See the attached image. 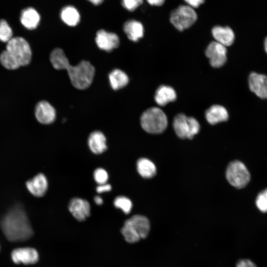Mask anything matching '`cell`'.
<instances>
[{"instance_id":"8992f818","label":"cell","mask_w":267,"mask_h":267,"mask_svg":"<svg viewBox=\"0 0 267 267\" xmlns=\"http://www.w3.org/2000/svg\"><path fill=\"white\" fill-rule=\"evenodd\" d=\"M173 127L176 134L182 139H192L200 130V124L196 119L179 114L174 118Z\"/></svg>"},{"instance_id":"1f68e13d","label":"cell","mask_w":267,"mask_h":267,"mask_svg":"<svg viewBox=\"0 0 267 267\" xmlns=\"http://www.w3.org/2000/svg\"><path fill=\"white\" fill-rule=\"evenodd\" d=\"M183 1L186 4L194 9L200 7L205 2V0H183Z\"/></svg>"},{"instance_id":"8fae6325","label":"cell","mask_w":267,"mask_h":267,"mask_svg":"<svg viewBox=\"0 0 267 267\" xmlns=\"http://www.w3.org/2000/svg\"><path fill=\"white\" fill-rule=\"evenodd\" d=\"M95 42L100 49L110 51L119 46L120 41L116 34L100 30L96 33Z\"/></svg>"},{"instance_id":"e0dca14e","label":"cell","mask_w":267,"mask_h":267,"mask_svg":"<svg viewBox=\"0 0 267 267\" xmlns=\"http://www.w3.org/2000/svg\"><path fill=\"white\" fill-rule=\"evenodd\" d=\"M20 21L25 28L34 30L37 28L40 22L41 15L36 9L28 7L21 11Z\"/></svg>"},{"instance_id":"5bb4252c","label":"cell","mask_w":267,"mask_h":267,"mask_svg":"<svg viewBox=\"0 0 267 267\" xmlns=\"http://www.w3.org/2000/svg\"><path fill=\"white\" fill-rule=\"evenodd\" d=\"M27 189L33 196L41 197L44 195L48 188V181L46 177L40 173L26 183Z\"/></svg>"},{"instance_id":"d590c367","label":"cell","mask_w":267,"mask_h":267,"mask_svg":"<svg viewBox=\"0 0 267 267\" xmlns=\"http://www.w3.org/2000/svg\"><path fill=\"white\" fill-rule=\"evenodd\" d=\"M88 0L94 5H99L101 4L104 0Z\"/></svg>"},{"instance_id":"d6986e66","label":"cell","mask_w":267,"mask_h":267,"mask_svg":"<svg viewBox=\"0 0 267 267\" xmlns=\"http://www.w3.org/2000/svg\"><path fill=\"white\" fill-rule=\"evenodd\" d=\"M88 142L91 151L96 154L104 152L107 148L106 137L100 131L92 132L89 135Z\"/></svg>"},{"instance_id":"4fadbf2b","label":"cell","mask_w":267,"mask_h":267,"mask_svg":"<svg viewBox=\"0 0 267 267\" xmlns=\"http://www.w3.org/2000/svg\"><path fill=\"white\" fill-rule=\"evenodd\" d=\"M248 83L250 89L257 96L266 99L267 97V80L266 76L251 73L248 78Z\"/></svg>"},{"instance_id":"6da1fadb","label":"cell","mask_w":267,"mask_h":267,"mask_svg":"<svg viewBox=\"0 0 267 267\" xmlns=\"http://www.w3.org/2000/svg\"><path fill=\"white\" fill-rule=\"evenodd\" d=\"M50 62L57 70H67L72 85L76 89H84L91 84L95 73L94 67L88 61L83 60L76 66H72L60 48L54 49L50 54Z\"/></svg>"},{"instance_id":"d4e9b609","label":"cell","mask_w":267,"mask_h":267,"mask_svg":"<svg viewBox=\"0 0 267 267\" xmlns=\"http://www.w3.org/2000/svg\"><path fill=\"white\" fill-rule=\"evenodd\" d=\"M0 62L4 68L9 70H15L20 66L17 59L7 50L1 53Z\"/></svg>"},{"instance_id":"277c9868","label":"cell","mask_w":267,"mask_h":267,"mask_svg":"<svg viewBox=\"0 0 267 267\" xmlns=\"http://www.w3.org/2000/svg\"><path fill=\"white\" fill-rule=\"evenodd\" d=\"M142 129L150 134H160L167 127L168 119L165 113L158 107H152L143 113L140 118Z\"/></svg>"},{"instance_id":"cb8c5ba5","label":"cell","mask_w":267,"mask_h":267,"mask_svg":"<svg viewBox=\"0 0 267 267\" xmlns=\"http://www.w3.org/2000/svg\"><path fill=\"white\" fill-rule=\"evenodd\" d=\"M109 79L112 88L115 90L125 87L129 83L128 76L120 69L112 71L109 75Z\"/></svg>"},{"instance_id":"83f0119b","label":"cell","mask_w":267,"mask_h":267,"mask_svg":"<svg viewBox=\"0 0 267 267\" xmlns=\"http://www.w3.org/2000/svg\"><path fill=\"white\" fill-rule=\"evenodd\" d=\"M256 204L259 210L262 212L265 213L267 209V191L265 189L258 195Z\"/></svg>"},{"instance_id":"ba28073f","label":"cell","mask_w":267,"mask_h":267,"mask_svg":"<svg viewBox=\"0 0 267 267\" xmlns=\"http://www.w3.org/2000/svg\"><path fill=\"white\" fill-rule=\"evenodd\" d=\"M226 178L231 185L237 188H241L249 182L250 174L243 163L234 161L228 165L226 171Z\"/></svg>"},{"instance_id":"7c38bea8","label":"cell","mask_w":267,"mask_h":267,"mask_svg":"<svg viewBox=\"0 0 267 267\" xmlns=\"http://www.w3.org/2000/svg\"><path fill=\"white\" fill-rule=\"evenodd\" d=\"M35 116L37 121L44 125L50 124L56 118L54 108L47 101H40L35 108Z\"/></svg>"},{"instance_id":"ac0fdd59","label":"cell","mask_w":267,"mask_h":267,"mask_svg":"<svg viewBox=\"0 0 267 267\" xmlns=\"http://www.w3.org/2000/svg\"><path fill=\"white\" fill-rule=\"evenodd\" d=\"M205 118L210 124L215 125L220 122L226 121L228 119V114L223 106L214 105L206 110Z\"/></svg>"},{"instance_id":"d6a6232c","label":"cell","mask_w":267,"mask_h":267,"mask_svg":"<svg viewBox=\"0 0 267 267\" xmlns=\"http://www.w3.org/2000/svg\"><path fill=\"white\" fill-rule=\"evenodd\" d=\"M111 186L110 184L105 183L99 184L96 188V191L98 193L108 192L111 190Z\"/></svg>"},{"instance_id":"836d02e7","label":"cell","mask_w":267,"mask_h":267,"mask_svg":"<svg viewBox=\"0 0 267 267\" xmlns=\"http://www.w3.org/2000/svg\"><path fill=\"white\" fill-rule=\"evenodd\" d=\"M147 1L152 5L154 6H161L162 5L165 0H146Z\"/></svg>"},{"instance_id":"2e32d148","label":"cell","mask_w":267,"mask_h":267,"mask_svg":"<svg viewBox=\"0 0 267 267\" xmlns=\"http://www.w3.org/2000/svg\"><path fill=\"white\" fill-rule=\"evenodd\" d=\"M212 34L216 42L225 47L231 45L235 39L233 31L228 26H215L212 29Z\"/></svg>"},{"instance_id":"4dcf8cb0","label":"cell","mask_w":267,"mask_h":267,"mask_svg":"<svg viewBox=\"0 0 267 267\" xmlns=\"http://www.w3.org/2000/svg\"><path fill=\"white\" fill-rule=\"evenodd\" d=\"M236 267H257L256 264L249 259H241L237 263Z\"/></svg>"},{"instance_id":"603a6c76","label":"cell","mask_w":267,"mask_h":267,"mask_svg":"<svg viewBox=\"0 0 267 267\" xmlns=\"http://www.w3.org/2000/svg\"><path fill=\"white\" fill-rule=\"evenodd\" d=\"M60 16L62 21L69 26H75L80 21L78 10L71 5L64 7L61 10Z\"/></svg>"},{"instance_id":"30bf717a","label":"cell","mask_w":267,"mask_h":267,"mask_svg":"<svg viewBox=\"0 0 267 267\" xmlns=\"http://www.w3.org/2000/svg\"><path fill=\"white\" fill-rule=\"evenodd\" d=\"M68 208L73 216L81 222L86 220L90 215V204L88 201L82 198H74L71 199Z\"/></svg>"},{"instance_id":"484cf974","label":"cell","mask_w":267,"mask_h":267,"mask_svg":"<svg viewBox=\"0 0 267 267\" xmlns=\"http://www.w3.org/2000/svg\"><path fill=\"white\" fill-rule=\"evenodd\" d=\"M114 205L121 210L125 214H129L133 208V203L128 197L124 196L117 197L114 200Z\"/></svg>"},{"instance_id":"9c48e42d","label":"cell","mask_w":267,"mask_h":267,"mask_svg":"<svg viewBox=\"0 0 267 267\" xmlns=\"http://www.w3.org/2000/svg\"><path fill=\"white\" fill-rule=\"evenodd\" d=\"M226 53V47L216 41L210 43L205 51L211 65L215 68H220L225 63Z\"/></svg>"},{"instance_id":"3957f363","label":"cell","mask_w":267,"mask_h":267,"mask_svg":"<svg viewBox=\"0 0 267 267\" xmlns=\"http://www.w3.org/2000/svg\"><path fill=\"white\" fill-rule=\"evenodd\" d=\"M150 228V222L146 217L135 215L125 221L121 233L127 242L134 243L146 238Z\"/></svg>"},{"instance_id":"f1b7e54d","label":"cell","mask_w":267,"mask_h":267,"mask_svg":"<svg viewBox=\"0 0 267 267\" xmlns=\"http://www.w3.org/2000/svg\"><path fill=\"white\" fill-rule=\"evenodd\" d=\"M93 178L98 184H101L107 182L108 179V175L105 170L99 168L94 171Z\"/></svg>"},{"instance_id":"52a82bcc","label":"cell","mask_w":267,"mask_h":267,"mask_svg":"<svg viewBox=\"0 0 267 267\" xmlns=\"http://www.w3.org/2000/svg\"><path fill=\"white\" fill-rule=\"evenodd\" d=\"M6 50L17 59L20 66L29 64L32 58V51L28 42L21 37H12L6 43Z\"/></svg>"},{"instance_id":"e575fe53","label":"cell","mask_w":267,"mask_h":267,"mask_svg":"<svg viewBox=\"0 0 267 267\" xmlns=\"http://www.w3.org/2000/svg\"><path fill=\"white\" fill-rule=\"evenodd\" d=\"M94 201L98 205H102L103 202L102 198L99 196H95L94 197Z\"/></svg>"},{"instance_id":"44dd1931","label":"cell","mask_w":267,"mask_h":267,"mask_svg":"<svg viewBox=\"0 0 267 267\" xmlns=\"http://www.w3.org/2000/svg\"><path fill=\"white\" fill-rule=\"evenodd\" d=\"M124 31L128 38L131 41L136 42L144 34V28L139 21L131 20L127 21L124 26Z\"/></svg>"},{"instance_id":"f546056e","label":"cell","mask_w":267,"mask_h":267,"mask_svg":"<svg viewBox=\"0 0 267 267\" xmlns=\"http://www.w3.org/2000/svg\"><path fill=\"white\" fill-rule=\"evenodd\" d=\"M143 0H122L123 7L129 11H134L140 6Z\"/></svg>"},{"instance_id":"5b68a950","label":"cell","mask_w":267,"mask_h":267,"mask_svg":"<svg viewBox=\"0 0 267 267\" xmlns=\"http://www.w3.org/2000/svg\"><path fill=\"white\" fill-rule=\"evenodd\" d=\"M198 15L195 9L181 4L171 12L170 21L178 31L182 32L191 27L196 22Z\"/></svg>"},{"instance_id":"ffe728a7","label":"cell","mask_w":267,"mask_h":267,"mask_svg":"<svg viewBox=\"0 0 267 267\" xmlns=\"http://www.w3.org/2000/svg\"><path fill=\"white\" fill-rule=\"evenodd\" d=\"M155 101L160 106H165L177 98L175 89L171 87L163 85L159 87L155 93Z\"/></svg>"},{"instance_id":"7402d4cb","label":"cell","mask_w":267,"mask_h":267,"mask_svg":"<svg viewBox=\"0 0 267 267\" xmlns=\"http://www.w3.org/2000/svg\"><path fill=\"white\" fill-rule=\"evenodd\" d=\"M136 169L140 176L145 178H152L157 172L154 163L146 158H141L137 160Z\"/></svg>"},{"instance_id":"4316f807","label":"cell","mask_w":267,"mask_h":267,"mask_svg":"<svg viewBox=\"0 0 267 267\" xmlns=\"http://www.w3.org/2000/svg\"><path fill=\"white\" fill-rule=\"evenodd\" d=\"M13 32L7 22L3 19L0 20V41L7 43L13 37Z\"/></svg>"},{"instance_id":"9a60e30c","label":"cell","mask_w":267,"mask_h":267,"mask_svg":"<svg viewBox=\"0 0 267 267\" xmlns=\"http://www.w3.org/2000/svg\"><path fill=\"white\" fill-rule=\"evenodd\" d=\"M12 261L16 264L25 265L36 263L39 258L37 251L32 248H21L14 250L11 253Z\"/></svg>"},{"instance_id":"7a4b0ae2","label":"cell","mask_w":267,"mask_h":267,"mask_svg":"<svg viewBox=\"0 0 267 267\" xmlns=\"http://www.w3.org/2000/svg\"><path fill=\"white\" fill-rule=\"evenodd\" d=\"M0 224L4 234L11 241L26 240L33 234L27 215L20 205L11 208L2 218Z\"/></svg>"},{"instance_id":"8d00e7d4","label":"cell","mask_w":267,"mask_h":267,"mask_svg":"<svg viewBox=\"0 0 267 267\" xmlns=\"http://www.w3.org/2000/svg\"><path fill=\"white\" fill-rule=\"evenodd\" d=\"M267 38H266L265 40V48L266 51H267Z\"/></svg>"}]
</instances>
